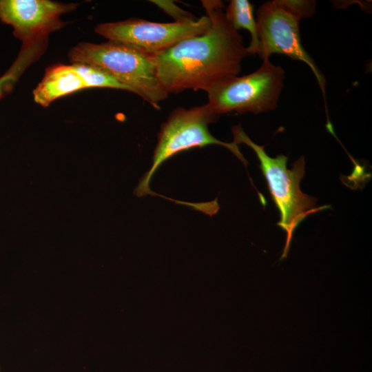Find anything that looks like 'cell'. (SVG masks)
Here are the masks:
<instances>
[{
  "label": "cell",
  "instance_id": "11",
  "mask_svg": "<svg viewBox=\"0 0 372 372\" xmlns=\"http://www.w3.org/2000/svg\"><path fill=\"white\" fill-rule=\"evenodd\" d=\"M74 70L83 81L87 88L107 87L128 91L113 76L102 68L90 63H72Z\"/></svg>",
  "mask_w": 372,
  "mask_h": 372
},
{
  "label": "cell",
  "instance_id": "7",
  "mask_svg": "<svg viewBox=\"0 0 372 372\" xmlns=\"http://www.w3.org/2000/svg\"><path fill=\"white\" fill-rule=\"evenodd\" d=\"M76 6L49 0H0V19L23 41L19 56L29 63L34 59L30 52L45 45L49 34L64 25L60 17Z\"/></svg>",
  "mask_w": 372,
  "mask_h": 372
},
{
  "label": "cell",
  "instance_id": "2",
  "mask_svg": "<svg viewBox=\"0 0 372 372\" xmlns=\"http://www.w3.org/2000/svg\"><path fill=\"white\" fill-rule=\"evenodd\" d=\"M71 63L96 65L156 109L168 96L158 75L154 54L130 43L108 40L101 43L81 42L68 53Z\"/></svg>",
  "mask_w": 372,
  "mask_h": 372
},
{
  "label": "cell",
  "instance_id": "9",
  "mask_svg": "<svg viewBox=\"0 0 372 372\" xmlns=\"http://www.w3.org/2000/svg\"><path fill=\"white\" fill-rule=\"evenodd\" d=\"M85 88V84L72 64H56L46 69L33 91V97L37 103L45 107L56 99Z\"/></svg>",
  "mask_w": 372,
  "mask_h": 372
},
{
  "label": "cell",
  "instance_id": "12",
  "mask_svg": "<svg viewBox=\"0 0 372 372\" xmlns=\"http://www.w3.org/2000/svg\"><path fill=\"white\" fill-rule=\"evenodd\" d=\"M150 1L172 17L174 22L188 23L198 19L193 14L178 7L173 1L152 0Z\"/></svg>",
  "mask_w": 372,
  "mask_h": 372
},
{
  "label": "cell",
  "instance_id": "5",
  "mask_svg": "<svg viewBox=\"0 0 372 372\" xmlns=\"http://www.w3.org/2000/svg\"><path fill=\"white\" fill-rule=\"evenodd\" d=\"M218 118L206 104L188 109L183 107L174 109L161 127L152 156V165L140 180L135 194L139 197L149 194L158 196L149 188V182L157 169L173 156L194 147L221 145L247 165L248 162L240 152L238 144L234 141H221L209 132V124L216 122Z\"/></svg>",
  "mask_w": 372,
  "mask_h": 372
},
{
  "label": "cell",
  "instance_id": "4",
  "mask_svg": "<svg viewBox=\"0 0 372 372\" xmlns=\"http://www.w3.org/2000/svg\"><path fill=\"white\" fill-rule=\"evenodd\" d=\"M316 5L311 0H272L262 3L256 11L258 43L256 54L264 60L273 54H281L304 62L314 74L325 101L324 77L304 50L299 28L302 19L315 14Z\"/></svg>",
  "mask_w": 372,
  "mask_h": 372
},
{
  "label": "cell",
  "instance_id": "10",
  "mask_svg": "<svg viewBox=\"0 0 372 372\" xmlns=\"http://www.w3.org/2000/svg\"><path fill=\"white\" fill-rule=\"evenodd\" d=\"M254 8V6L247 0H231L225 10L227 21L236 30L242 28L249 32L251 41L247 48L250 55H256L258 43Z\"/></svg>",
  "mask_w": 372,
  "mask_h": 372
},
{
  "label": "cell",
  "instance_id": "13",
  "mask_svg": "<svg viewBox=\"0 0 372 372\" xmlns=\"http://www.w3.org/2000/svg\"><path fill=\"white\" fill-rule=\"evenodd\" d=\"M17 76L18 74L10 68L6 74L0 77V99L9 89L12 81L16 79Z\"/></svg>",
  "mask_w": 372,
  "mask_h": 372
},
{
  "label": "cell",
  "instance_id": "8",
  "mask_svg": "<svg viewBox=\"0 0 372 372\" xmlns=\"http://www.w3.org/2000/svg\"><path fill=\"white\" fill-rule=\"evenodd\" d=\"M210 26V19L205 14L188 23L129 19L99 24L94 30L108 40L130 43L147 52L157 54L183 39L205 33Z\"/></svg>",
  "mask_w": 372,
  "mask_h": 372
},
{
  "label": "cell",
  "instance_id": "1",
  "mask_svg": "<svg viewBox=\"0 0 372 372\" xmlns=\"http://www.w3.org/2000/svg\"><path fill=\"white\" fill-rule=\"evenodd\" d=\"M211 26L204 34L180 41L154 54L159 80L169 94L186 90L208 92L238 76L250 56L242 36L227 21L219 0L201 1Z\"/></svg>",
  "mask_w": 372,
  "mask_h": 372
},
{
  "label": "cell",
  "instance_id": "3",
  "mask_svg": "<svg viewBox=\"0 0 372 372\" xmlns=\"http://www.w3.org/2000/svg\"><path fill=\"white\" fill-rule=\"evenodd\" d=\"M234 142L244 143L256 153L260 161L259 167L265 176L276 207L280 214L278 225L287 234L281 259L288 255L295 229L307 216L330 208L329 205L318 206L314 197L304 194L300 182L304 174L305 161L300 157L293 164L291 169L287 167V156L282 154L276 157L267 155L264 146L254 143L240 125L231 128Z\"/></svg>",
  "mask_w": 372,
  "mask_h": 372
},
{
  "label": "cell",
  "instance_id": "6",
  "mask_svg": "<svg viewBox=\"0 0 372 372\" xmlns=\"http://www.w3.org/2000/svg\"><path fill=\"white\" fill-rule=\"evenodd\" d=\"M254 72L228 78L207 92L206 105L217 115L236 112L260 114L277 107L285 72L265 59Z\"/></svg>",
  "mask_w": 372,
  "mask_h": 372
}]
</instances>
